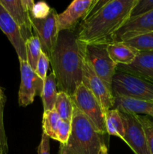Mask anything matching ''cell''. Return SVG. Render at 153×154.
Listing matches in <instances>:
<instances>
[{"label": "cell", "instance_id": "1", "mask_svg": "<svg viewBox=\"0 0 153 154\" xmlns=\"http://www.w3.org/2000/svg\"><path fill=\"white\" fill-rule=\"evenodd\" d=\"M138 0H107L100 9L80 22L77 39L86 45H108L130 17Z\"/></svg>", "mask_w": 153, "mask_h": 154}, {"label": "cell", "instance_id": "2", "mask_svg": "<svg viewBox=\"0 0 153 154\" xmlns=\"http://www.w3.org/2000/svg\"><path fill=\"white\" fill-rule=\"evenodd\" d=\"M84 44L75 32L61 31L50 62L58 90L71 97L82 80Z\"/></svg>", "mask_w": 153, "mask_h": 154}, {"label": "cell", "instance_id": "3", "mask_svg": "<svg viewBox=\"0 0 153 154\" xmlns=\"http://www.w3.org/2000/svg\"><path fill=\"white\" fill-rule=\"evenodd\" d=\"M103 144L102 135L74 104L70 136L66 144H60L58 154H99Z\"/></svg>", "mask_w": 153, "mask_h": 154}, {"label": "cell", "instance_id": "4", "mask_svg": "<svg viewBox=\"0 0 153 154\" xmlns=\"http://www.w3.org/2000/svg\"><path fill=\"white\" fill-rule=\"evenodd\" d=\"M113 96L133 98L153 102V84L127 73L116 72L112 78Z\"/></svg>", "mask_w": 153, "mask_h": 154}, {"label": "cell", "instance_id": "5", "mask_svg": "<svg viewBox=\"0 0 153 154\" xmlns=\"http://www.w3.org/2000/svg\"><path fill=\"white\" fill-rule=\"evenodd\" d=\"M71 98L76 108L89 120L100 135L107 133L104 111L94 94L82 83L78 86Z\"/></svg>", "mask_w": 153, "mask_h": 154}, {"label": "cell", "instance_id": "6", "mask_svg": "<svg viewBox=\"0 0 153 154\" xmlns=\"http://www.w3.org/2000/svg\"><path fill=\"white\" fill-rule=\"evenodd\" d=\"M85 53L96 75L112 93V78L116 73L118 65L110 57L106 45H85Z\"/></svg>", "mask_w": 153, "mask_h": 154}, {"label": "cell", "instance_id": "7", "mask_svg": "<svg viewBox=\"0 0 153 154\" xmlns=\"http://www.w3.org/2000/svg\"><path fill=\"white\" fill-rule=\"evenodd\" d=\"M57 16L58 14L55 9L51 8L50 13L45 19L36 20L31 17L32 27L39 39L42 52L49 59L51 58L59 34Z\"/></svg>", "mask_w": 153, "mask_h": 154}, {"label": "cell", "instance_id": "8", "mask_svg": "<svg viewBox=\"0 0 153 154\" xmlns=\"http://www.w3.org/2000/svg\"><path fill=\"white\" fill-rule=\"evenodd\" d=\"M82 83L94 94L101 105L104 111H106L113 108L114 96L108 90L103 81L96 75L91 63L87 59L85 53V45L82 54Z\"/></svg>", "mask_w": 153, "mask_h": 154}, {"label": "cell", "instance_id": "9", "mask_svg": "<svg viewBox=\"0 0 153 154\" xmlns=\"http://www.w3.org/2000/svg\"><path fill=\"white\" fill-rule=\"evenodd\" d=\"M19 60L21 82L18 93V102L20 106L26 107L34 102L36 96L41 95L44 81L36 75L27 61Z\"/></svg>", "mask_w": 153, "mask_h": 154}, {"label": "cell", "instance_id": "10", "mask_svg": "<svg viewBox=\"0 0 153 154\" xmlns=\"http://www.w3.org/2000/svg\"><path fill=\"white\" fill-rule=\"evenodd\" d=\"M120 114L125 131L123 141L127 143L135 154H151L143 128L138 120L137 114L121 112Z\"/></svg>", "mask_w": 153, "mask_h": 154}, {"label": "cell", "instance_id": "11", "mask_svg": "<svg viewBox=\"0 0 153 154\" xmlns=\"http://www.w3.org/2000/svg\"><path fill=\"white\" fill-rule=\"evenodd\" d=\"M97 0H74L62 13L57 16L59 32H74L80 21L87 17Z\"/></svg>", "mask_w": 153, "mask_h": 154}, {"label": "cell", "instance_id": "12", "mask_svg": "<svg viewBox=\"0 0 153 154\" xmlns=\"http://www.w3.org/2000/svg\"><path fill=\"white\" fill-rule=\"evenodd\" d=\"M151 32H153V10L140 16L130 17L124 26L115 33L112 40L113 42H124Z\"/></svg>", "mask_w": 153, "mask_h": 154}, {"label": "cell", "instance_id": "13", "mask_svg": "<svg viewBox=\"0 0 153 154\" xmlns=\"http://www.w3.org/2000/svg\"><path fill=\"white\" fill-rule=\"evenodd\" d=\"M0 29L6 35L16 51L19 60L27 61L26 42L19 26L7 11L0 4Z\"/></svg>", "mask_w": 153, "mask_h": 154}, {"label": "cell", "instance_id": "14", "mask_svg": "<svg viewBox=\"0 0 153 154\" xmlns=\"http://www.w3.org/2000/svg\"><path fill=\"white\" fill-rule=\"evenodd\" d=\"M116 72L134 75L153 84V51L140 52L130 64L118 65Z\"/></svg>", "mask_w": 153, "mask_h": 154}, {"label": "cell", "instance_id": "15", "mask_svg": "<svg viewBox=\"0 0 153 154\" xmlns=\"http://www.w3.org/2000/svg\"><path fill=\"white\" fill-rule=\"evenodd\" d=\"M0 4L17 24L24 41L32 37L30 12L24 8L21 0H0Z\"/></svg>", "mask_w": 153, "mask_h": 154}, {"label": "cell", "instance_id": "16", "mask_svg": "<svg viewBox=\"0 0 153 154\" xmlns=\"http://www.w3.org/2000/svg\"><path fill=\"white\" fill-rule=\"evenodd\" d=\"M121 113L146 114L153 117V102L133 98L114 96V106Z\"/></svg>", "mask_w": 153, "mask_h": 154}, {"label": "cell", "instance_id": "17", "mask_svg": "<svg viewBox=\"0 0 153 154\" xmlns=\"http://www.w3.org/2000/svg\"><path fill=\"white\" fill-rule=\"evenodd\" d=\"M106 51L111 60L117 65L130 64L140 53L124 42L110 44L106 45Z\"/></svg>", "mask_w": 153, "mask_h": 154}, {"label": "cell", "instance_id": "18", "mask_svg": "<svg viewBox=\"0 0 153 154\" xmlns=\"http://www.w3.org/2000/svg\"><path fill=\"white\" fill-rule=\"evenodd\" d=\"M56 80L52 72L46 76L44 82L43 90L40 95L44 105V111H50L54 109L57 97Z\"/></svg>", "mask_w": 153, "mask_h": 154}, {"label": "cell", "instance_id": "19", "mask_svg": "<svg viewBox=\"0 0 153 154\" xmlns=\"http://www.w3.org/2000/svg\"><path fill=\"white\" fill-rule=\"evenodd\" d=\"M106 132L110 135L119 137L123 140L125 131L120 112L117 109H111L105 113Z\"/></svg>", "mask_w": 153, "mask_h": 154}, {"label": "cell", "instance_id": "20", "mask_svg": "<svg viewBox=\"0 0 153 154\" xmlns=\"http://www.w3.org/2000/svg\"><path fill=\"white\" fill-rule=\"evenodd\" d=\"M54 109L58 113L62 120L71 122L74 111V102L68 94L64 92L58 91Z\"/></svg>", "mask_w": 153, "mask_h": 154}, {"label": "cell", "instance_id": "21", "mask_svg": "<svg viewBox=\"0 0 153 154\" xmlns=\"http://www.w3.org/2000/svg\"><path fill=\"white\" fill-rule=\"evenodd\" d=\"M61 120L55 109L44 111L42 120L43 133L50 138L57 140V132Z\"/></svg>", "mask_w": 153, "mask_h": 154}, {"label": "cell", "instance_id": "22", "mask_svg": "<svg viewBox=\"0 0 153 154\" xmlns=\"http://www.w3.org/2000/svg\"><path fill=\"white\" fill-rule=\"evenodd\" d=\"M27 63L32 69L35 71L38 59L41 54V47L37 36L33 35L26 42Z\"/></svg>", "mask_w": 153, "mask_h": 154}, {"label": "cell", "instance_id": "23", "mask_svg": "<svg viewBox=\"0 0 153 154\" xmlns=\"http://www.w3.org/2000/svg\"><path fill=\"white\" fill-rule=\"evenodd\" d=\"M125 45L131 47L139 52L153 51V32L140 35L124 42Z\"/></svg>", "mask_w": 153, "mask_h": 154}, {"label": "cell", "instance_id": "24", "mask_svg": "<svg viewBox=\"0 0 153 154\" xmlns=\"http://www.w3.org/2000/svg\"><path fill=\"white\" fill-rule=\"evenodd\" d=\"M137 118L143 128L150 153L153 154V122L147 116H140L137 114Z\"/></svg>", "mask_w": 153, "mask_h": 154}, {"label": "cell", "instance_id": "25", "mask_svg": "<svg viewBox=\"0 0 153 154\" xmlns=\"http://www.w3.org/2000/svg\"><path fill=\"white\" fill-rule=\"evenodd\" d=\"M51 11V8L45 2H38L34 3L30 11V17L33 19L43 20L47 17Z\"/></svg>", "mask_w": 153, "mask_h": 154}, {"label": "cell", "instance_id": "26", "mask_svg": "<svg viewBox=\"0 0 153 154\" xmlns=\"http://www.w3.org/2000/svg\"><path fill=\"white\" fill-rule=\"evenodd\" d=\"M5 103V99L0 103V149L2 154H8V139L4 130V121H3V111Z\"/></svg>", "mask_w": 153, "mask_h": 154}, {"label": "cell", "instance_id": "27", "mask_svg": "<svg viewBox=\"0 0 153 154\" xmlns=\"http://www.w3.org/2000/svg\"><path fill=\"white\" fill-rule=\"evenodd\" d=\"M71 131V122L61 120L58 132H57V141L61 144H64L68 141Z\"/></svg>", "mask_w": 153, "mask_h": 154}, {"label": "cell", "instance_id": "28", "mask_svg": "<svg viewBox=\"0 0 153 154\" xmlns=\"http://www.w3.org/2000/svg\"><path fill=\"white\" fill-rule=\"evenodd\" d=\"M153 10V0H138L131 11L130 17L144 14Z\"/></svg>", "mask_w": 153, "mask_h": 154}, {"label": "cell", "instance_id": "29", "mask_svg": "<svg viewBox=\"0 0 153 154\" xmlns=\"http://www.w3.org/2000/svg\"><path fill=\"white\" fill-rule=\"evenodd\" d=\"M50 63V59L42 52L39 57L38 61L37 67H36L34 72L44 82L46 78V72H47L48 68H49Z\"/></svg>", "mask_w": 153, "mask_h": 154}, {"label": "cell", "instance_id": "30", "mask_svg": "<svg viewBox=\"0 0 153 154\" xmlns=\"http://www.w3.org/2000/svg\"><path fill=\"white\" fill-rule=\"evenodd\" d=\"M38 154H50V138L45 134H42L41 141L38 149Z\"/></svg>", "mask_w": 153, "mask_h": 154}, {"label": "cell", "instance_id": "31", "mask_svg": "<svg viewBox=\"0 0 153 154\" xmlns=\"http://www.w3.org/2000/svg\"><path fill=\"white\" fill-rule=\"evenodd\" d=\"M99 154H109L108 153V149L106 145L104 144H102V146L100 147V152H99Z\"/></svg>", "mask_w": 153, "mask_h": 154}, {"label": "cell", "instance_id": "32", "mask_svg": "<svg viewBox=\"0 0 153 154\" xmlns=\"http://www.w3.org/2000/svg\"><path fill=\"white\" fill-rule=\"evenodd\" d=\"M4 99H5V97H4V93H3V91L1 90V88H0V103H1Z\"/></svg>", "mask_w": 153, "mask_h": 154}, {"label": "cell", "instance_id": "33", "mask_svg": "<svg viewBox=\"0 0 153 154\" xmlns=\"http://www.w3.org/2000/svg\"><path fill=\"white\" fill-rule=\"evenodd\" d=\"M0 154H2V151H1V149H0Z\"/></svg>", "mask_w": 153, "mask_h": 154}]
</instances>
